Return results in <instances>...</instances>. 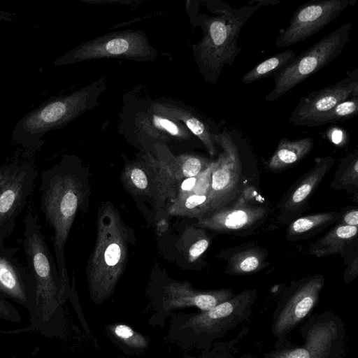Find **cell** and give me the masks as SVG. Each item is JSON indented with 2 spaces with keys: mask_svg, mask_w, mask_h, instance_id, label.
I'll use <instances>...</instances> for the list:
<instances>
[{
  "mask_svg": "<svg viewBox=\"0 0 358 358\" xmlns=\"http://www.w3.org/2000/svg\"><path fill=\"white\" fill-rule=\"evenodd\" d=\"M201 2L208 12L201 11L197 1L186 2L192 24L199 26L203 33L201 39L192 45V52L199 73L214 85L223 68L231 67L241 51L238 45L239 33L263 1H250L239 8L221 0Z\"/></svg>",
  "mask_w": 358,
  "mask_h": 358,
  "instance_id": "1",
  "label": "cell"
},
{
  "mask_svg": "<svg viewBox=\"0 0 358 358\" xmlns=\"http://www.w3.org/2000/svg\"><path fill=\"white\" fill-rule=\"evenodd\" d=\"M41 208L54 231L55 263L64 299L69 291L65 245L75 218L90 194L88 171L80 163L64 159L41 176Z\"/></svg>",
  "mask_w": 358,
  "mask_h": 358,
  "instance_id": "2",
  "label": "cell"
},
{
  "mask_svg": "<svg viewBox=\"0 0 358 358\" xmlns=\"http://www.w3.org/2000/svg\"><path fill=\"white\" fill-rule=\"evenodd\" d=\"M221 151L211 173L208 214L233 203L246 191L258 189V164L250 146L237 129L227 127L213 134Z\"/></svg>",
  "mask_w": 358,
  "mask_h": 358,
  "instance_id": "3",
  "label": "cell"
},
{
  "mask_svg": "<svg viewBox=\"0 0 358 358\" xmlns=\"http://www.w3.org/2000/svg\"><path fill=\"white\" fill-rule=\"evenodd\" d=\"M128 227L110 201L101 203L96 219L95 245L87 267L92 297L101 301L113 292L127 262Z\"/></svg>",
  "mask_w": 358,
  "mask_h": 358,
  "instance_id": "4",
  "label": "cell"
},
{
  "mask_svg": "<svg viewBox=\"0 0 358 358\" xmlns=\"http://www.w3.org/2000/svg\"><path fill=\"white\" fill-rule=\"evenodd\" d=\"M24 251L27 268L36 285L35 309L27 328L4 331L5 334L40 330L48 324L64 301L57 265L36 216L28 213L24 219Z\"/></svg>",
  "mask_w": 358,
  "mask_h": 358,
  "instance_id": "5",
  "label": "cell"
},
{
  "mask_svg": "<svg viewBox=\"0 0 358 358\" xmlns=\"http://www.w3.org/2000/svg\"><path fill=\"white\" fill-rule=\"evenodd\" d=\"M119 131L131 144L150 153L156 145L187 141L194 136L180 121L153 110L146 99L129 94L124 96Z\"/></svg>",
  "mask_w": 358,
  "mask_h": 358,
  "instance_id": "6",
  "label": "cell"
},
{
  "mask_svg": "<svg viewBox=\"0 0 358 358\" xmlns=\"http://www.w3.org/2000/svg\"><path fill=\"white\" fill-rule=\"evenodd\" d=\"M351 28L350 22L343 24L275 73L274 87L265 100L275 101L339 56L349 40Z\"/></svg>",
  "mask_w": 358,
  "mask_h": 358,
  "instance_id": "7",
  "label": "cell"
},
{
  "mask_svg": "<svg viewBox=\"0 0 358 358\" xmlns=\"http://www.w3.org/2000/svg\"><path fill=\"white\" fill-rule=\"evenodd\" d=\"M158 51L141 31L107 33L82 43L65 56V62L118 58L134 62H153Z\"/></svg>",
  "mask_w": 358,
  "mask_h": 358,
  "instance_id": "8",
  "label": "cell"
},
{
  "mask_svg": "<svg viewBox=\"0 0 358 358\" xmlns=\"http://www.w3.org/2000/svg\"><path fill=\"white\" fill-rule=\"evenodd\" d=\"M38 176L29 164L2 166L0 176V248L12 233L15 220L24 208Z\"/></svg>",
  "mask_w": 358,
  "mask_h": 358,
  "instance_id": "9",
  "label": "cell"
},
{
  "mask_svg": "<svg viewBox=\"0 0 358 358\" xmlns=\"http://www.w3.org/2000/svg\"><path fill=\"white\" fill-rule=\"evenodd\" d=\"M121 180L126 189L132 195L153 200L155 209L164 210L166 215V203L169 202V205L176 198L166 174L149 153L143 152L140 160L127 162Z\"/></svg>",
  "mask_w": 358,
  "mask_h": 358,
  "instance_id": "10",
  "label": "cell"
},
{
  "mask_svg": "<svg viewBox=\"0 0 358 358\" xmlns=\"http://www.w3.org/2000/svg\"><path fill=\"white\" fill-rule=\"evenodd\" d=\"M355 0H312L294 13L288 27L280 33L275 45L287 47L315 34L335 20Z\"/></svg>",
  "mask_w": 358,
  "mask_h": 358,
  "instance_id": "11",
  "label": "cell"
},
{
  "mask_svg": "<svg viewBox=\"0 0 358 358\" xmlns=\"http://www.w3.org/2000/svg\"><path fill=\"white\" fill-rule=\"evenodd\" d=\"M266 205L252 203L243 197L196 220L194 226L215 234L245 236L257 230L269 217Z\"/></svg>",
  "mask_w": 358,
  "mask_h": 358,
  "instance_id": "12",
  "label": "cell"
},
{
  "mask_svg": "<svg viewBox=\"0 0 358 358\" xmlns=\"http://www.w3.org/2000/svg\"><path fill=\"white\" fill-rule=\"evenodd\" d=\"M358 96V69L333 85L313 91L302 97L293 110L289 123L294 126H306L318 116L329 111L339 103Z\"/></svg>",
  "mask_w": 358,
  "mask_h": 358,
  "instance_id": "13",
  "label": "cell"
},
{
  "mask_svg": "<svg viewBox=\"0 0 358 358\" xmlns=\"http://www.w3.org/2000/svg\"><path fill=\"white\" fill-rule=\"evenodd\" d=\"M325 278L322 274L308 275L294 282L286 292V301L274 324L276 334L294 327L317 303Z\"/></svg>",
  "mask_w": 358,
  "mask_h": 358,
  "instance_id": "14",
  "label": "cell"
},
{
  "mask_svg": "<svg viewBox=\"0 0 358 358\" xmlns=\"http://www.w3.org/2000/svg\"><path fill=\"white\" fill-rule=\"evenodd\" d=\"M334 164V159L331 156L315 158L313 167L288 189L278 204L280 223L288 225L301 216L311 196Z\"/></svg>",
  "mask_w": 358,
  "mask_h": 358,
  "instance_id": "15",
  "label": "cell"
},
{
  "mask_svg": "<svg viewBox=\"0 0 358 358\" xmlns=\"http://www.w3.org/2000/svg\"><path fill=\"white\" fill-rule=\"evenodd\" d=\"M18 248H0V294L26 308L35 309L36 285L28 268L15 257Z\"/></svg>",
  "mask_w": 358,
  "mask_h": 358,
  "instance_id": "16",
  "label": "cell"
},
{
  "mask_svg": "<svg viewBox=\"0 0 358 358\" xmlns=\"http://www.w3.org/2000/svg\"><path fill=\"white\" fill-rule=\"evenodd\" d=\"M256 296L255 289L244 290L211 309L189 318L183 327L208 334L228 329L241 321Z\"/></svg>",
  "mask_w": 358,
  "mask_h": 358,
  "instance_id": "17",
  "label": "cell"
},
{
  "mask_svg": "<svg viewBox=\"0 0 358 358\" xmlns=\"http://www.w3.org/2000/svg\"><path fill=\"white\" fill-rule=\"evenodd\" d=\"M146 101L155 112L177 120L185 125L200 140L210 155L217 154L216 145L213 139V134L217 130L213 129L206 120L193 108L180 101L165 97L146 99Z\"/></svg>",
  "mask_w": 358,
  "mask_h": 358,
  "instance_id": "18",
  "label": "cell"
},
{
  "mask_svg": "<svg viewBox=\"0 0 358 358\" xmlns=\"http://www.w3.org/2000/svg\"><path fill=\"white\" fill-rule=\"evenodd\" d=\"M234 296L229 289H194L189 282H172L165 287L163 303L166 309L195 306L206 311Z\"/></svg>",
  "mask_w": 358,
  "mask_h": 358,
  "instance_id": "19",
  "label": "cell"
},
{
  "mask_svg": "<svg viewBox=\"0 0 358 358\" xmlns=\"http://www.w3.org/2000/svg\"><path fill=\"white\" fill-rule=\"evenodd\" d=\"M268 251L255 243H244L222 250L218 255L227 262L224 273L232 275H245L259 272L267 267Z\"/></svg>",
  "mask_w": 358,
  "mask_h": 358,
  "instance_id": "20",
  "label": "cell"
},
{
  "mask_svg": "<svg viewBox=\"0 0 358 358\" xmlns=\"http://www.w3.org/2000/svg\"><path fill=\"white\" fill-rule=\"evenodd\" d=\"M335 337L334 324H320L308 332L304 346L272 353L270 358H325Z\"/></svg>",
  "mask_w": 358,
  "mask_h": 358,
  "instance_id": "21",
  "label": "cell"
},
{
  "mask_svg": "<svg viewBox=\"0 0 358 358\" xmlns=\"http://www.w3.org/2000/svg\"><path fill=\"white\" fill-rule=\"evenodd\" d=\"M151 154L160 160L174 177L180 181L198 176L213 162L196 154L185 153L176 156L166 145H156Z\"/></svg>",
  "mask_w": 358,
  "mask_h": 358,
  "instance_id": "22",
  "label": "cell"
},
{
  "mask_svg": "<svg viewBox=\"0 0 358 358\" xmlns=\"http://www.w3.org/2000/svg\"><path fill=\"white\" fill-rule=\"evenodd\" d=\"M314 147L313 138L289 140L281 138L271 157L266 162L268 171L273 173L289 169L303 159Z\"/></svg>",
  "mask_w": 358,
  "mask_h": 358,
  "instance_id": "23",
  "label": "cell"
},
{
  "mask_svg": "<svg viewBox=\"0 0 358 358\" xmlns=\"http://www.w3.org/2000/svg\"><path fill=\"white\" fill-rule=\"evenodd\" d=\"M357 227L339 222L317 239L308 249L309 255L317 257L340 254L343 255L354 241L357 240Z\"/></svg>",
  "mask_w": 358,
  "mask_h": 358,
  "instance_id": "24",
  "label": "cell"
},
{
  "mask_svg": "<svg viewBox=\"0 0 358 358\" xmlns=\"http://www.w3.org/2000/svg\"><path fill=\"white\" fill-rule=\"evenodd\" d=\"M341 211H328L300 216L286 229L285 238L292 242L310 238L338 222Z\"/></svg>",
  "mask_w": 358,
  "mask_h": 358,
  "instance_id": "25",
  "label": "cell"
},
{
  "mask_svg": "<svg viewBox=\"0 0 358 358\" xmlns=\"http://www.w3.org/2000/svg\"><path fill=\"white\" fill-rule=\"evenodd\" d=\"M211 243L207 230L194 225L185 228L179 237L176 247L190 264L202 261V257Z\"/></svg>",
  "mask_w": 358,
  "mask_h": 358,
  "instance_id": "26",
  "label": "cell"
},
{
  "mask_svg": "<svg viewBox=\"0 0 358 358\" xmlns=\"http://www.w3.org/2000/svg\"><path fill=\"white\" fill-rule=\"evenodd\" d=\"M335 190H345L347 193L358 194V150L342 159L337 166L330 184Z\"/></svg>",
  "mask_w": 358,
  "mask_h": 358,
  "instance_id": "27",
  "label": "cell"
},
{
  "mask_svg": "<svg viewBox=\"0 0 358 358\" xmlns=\"http://www.w3.org/2000/svg\"><path fill=\"white\" fill-rule=\"evenodd\" d=\"M296 57L295 52L290 49L272 55L247 72L243 76L241 82L244 84H250L268 76H274L287 66Z\"/></svg>",
  "mask_w": 358,
  "mask_h": 358,
  "instance_id": "28",
  "label": "cell"
},
{
  "mask_svg": "<svg viewBox=\"0 0 358 358\" xmlns=\"http://www.w3.org/2000/svg\"><path fill=\"white\" fill-rule=\"evenodd\" d=\"M208 195L187 194L182 198L175 199L169 205L166 215L203 217L208 213Z\"/></svg>",
  "mask_w": 358,
  "mask_h": 358,
  "instance_id": "29",
  "label": "cell"
},
{
  "mask_svg": "<svg viewBox=\"0 0 358 358\" xmlns=\"http://www.w3.org/2000/svg\"><path fill=\"white\" fill-rule=\"evenodd\" d=\"M358 113V96L346 99L325 113L310 121L307 127H319L350 119Z\"/></svg>",
  "mask_w": 358,
  "mask_h": 358,
  "instance_id": "30",
  "label": "cell"
},
{
  "mask_svg": "<svg viewBox=\"0 0 358 358\" xmlns=\"http://www.w3.org/2000/svg\"><path fill=\"white\" fill-rule=\"evenodd\" d=\"M111 331L120 341L131 348H144L148 345L145 336L126 324L114 325L111 327Z\"/></svg>",
  "mask_w": 358,
  "mask_h": 358,
  "instance_id": "31",
  "label": "cell"
},
{
  "mask_svg": "<svg viewBox=\"0 0 358 358\" xmlns=\"http://www.w3.org/2000/svg\"><path fill=\"white\" fill-rule=\"evenodd\" d=\"M0 319L10 322L18 323L22 320L17 308L0 294Z\"/></svg>",
  "mask_w": 358,
  "mask_h": 358,
  "instance_id": "32",
  "label": "cell"
},
{
  "mask_svg": "<svg viewBox=\"0 0 358 358\" xmlns=\"http://www.w3.org/2000/svg\"><path fill=\"white\" fill-rule=\"evenodd\" d=\"M358 275V253L357 248L355 252L350 255L347 262V266L344 271V280L345 283H349L357 278Z\"/></svg>",
  "mask_w": 358,
  "mask_h": 358,
  "instance_id": "33",
  "label": "cell"
},
{
  "mask_svg": "<svg viewBox=\"0 0 358 358\" xmlns=\"http://www.w3.org/2000/svg\"><path fill=\"white\" fill-rule=\"evenodd\" d=\"M339 223L344 225L358 227V209L357 207H346L341 211Z\"/></svg>",
  "mask_w": 358,
  "mask_h": 358,
  "instance_id": "34",
  "label": "cell"
},
{
  "mask_svg": "<svg viewBox=\"0 0 358 358\" xmlns=\"http://www.w3.org/2000/svg\"><path fill=\"white\" fill-rule=\"evenodd\" d=\"M332 141L335 143H339L341 139H342V131L340 129H336L331 134Z\"/></svg>",
  "mask_w": 358,
  "mask_h": 358,
  "instance_id": "35",
  "label": "cell"
},
{
  "mask_svg": "<svg viewBox=\"0 0 358 358\" xmlns=\"http://www.w3.org/2000/svg\"><path fill=\"white\" fill-rule=\"evenodd\" d=\"M1 169H2V166H0V176H1Z\"/></svg>",
  "mask_w": 358,
  "mask_h": 358,
  "instance_id": "36",
  "label": "cell"
},
{
  "mask_svg": "<svg viewBox=\"0 0 358 358\" xmlns=\"http://www.w3.org/2000/svg\"><path fill=\"white\" fill-rule=\"evenodd\" d=\"M0 357H1V355H0Z\"/></svg>",
  "mask_w": 358,
  "mask_h": 358,
  "instance_id": "37",
  "label": "cell"
}]
</instances>
